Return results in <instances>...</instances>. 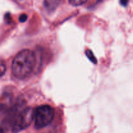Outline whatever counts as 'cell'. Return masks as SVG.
Segmentation results:
<instances>
[{"instance_id": "6da1fadb", "label": "cell", "mask_w": 133, "mask_h": 133, "mask_svg": "<svg viewBox=\"0 0 133 133\" xmlns=\"http://www.w3.org/2000/svg\"><path fill=\"white\" fill-rule=\"evenodd\" d=\"M36 63L35 53L30 49H23L17 53L13 59L12 73L17 79H25L33 71Z\"/></svg>"}, {"instance_id": "277c9868", "label": "cell", "mask_w": 133, "mask_h": 133, "mask_svg": "<svg viewBox=\"0 0 133 133\" xmlns=\"http://www.w3.org/2000/svg\"><path fill=\"white\" fill-rule=\"evenodd\" d=\"M60 2L59 1H45L44 2V6L48 10H53L57 7Z\"/></svg>"}, {"instance_id": "52a82bcc", "label": "cell", "mask_w": 133, "mask_h": 133, "mask_svg": "<svg viewBox=\"0 0 133 133\" xmlns=\"http://www.w3.org/2000/svg\"><path fill=\"white\" fill-rule=\"evenodd\" d=\"M6 71V66L3 62L1 64V68H0V72H1V76H3Z\"/></svg>"}, {"instance_id": "3957f363", "label": "cell", "mask_w": 133, "mask_h": 133, "mask_svg": "<svg viewBox=\"0 0 133 133\" xmlns=\"http://www.w3.org/2000/svg\"><path fill=\"white\" fill-rule=\"evenodd\" d=\"M55 117V110L49 105L39 106L35 110V127L44 128L50 124Z\"/></svg>"}, {"instance_id": "9c48e42d", "label": "cell", "mask_w": 133, "mask_h": 133, "mask_svg": "<svg viewBox=\"0 0 133 133\" xmlns=\"http://www.w3.org/2000/svg\"><path fill=\"white\" fill-rule=\"evenodd\" d=\"M127 3H128V1H125H125H120V3L122 4V5H123V6H126V5H127Z\"/></svg>"}, {"instance_id": "ba28073f", "label": "cell", "mask_w": 133, "mask_h": 133, "mask_svg": "<svg viewBox=\"0 0 133 133\" xmlns=\"http://www.w3.org/2000/svg\"><path fill=\"white\" fill-rule=\"evenodd\" d=\"M27 16L26 14H22L19 18V21L20 22H24L27 19Z\"/></svg>"}, {"instance_id": "5b68a950", "label": "cell", "mask_w": 133, "mask_h": 133, "mask_svg": "<svg viewBox=\"0 0 133 133\" xmlns=\"http://www.w3.org/2000/svg\"><path fill=\"white\" fill-rule=\"evenodd\" d=\"M86 54H87L88 58H89V59L92 62H94V63H96V62H97V60H96V57H95V56L94 55V54L92 53V51L90 50V49H88V50H87V52H86Z\"/></svg>"}, {"instance_id": "7a4b0ae2", "label": "cell", "mask_w": 133, "mask_h": 133, "mask_svg": "<svg viewBox=\"0 0 133 133\" xmlns=\"http://www.w3.org/2000/svg\"><path fill=\"white\" fill-rule=\"evenodd\" d=\"M35 119V111L30 107H26L17 114L12 122V132L18 133L25 129Z\"/></svg>"}, {"instance_id": "8992f818", "label": "cell", "mask_w": 133, "mask_h": 133, "mask_svg": "<svg viewBox=\"0 0 133 133\" xmlns=\"http://www.w3.org/2000/svg\"><path fill=\"white\" fill-rule=\"evenodd\" d=\"M69 3L71 5H74V6H80V5L86 3L87 1H83V0H72V1H69Z\"/></svg>"}]
</instances>
